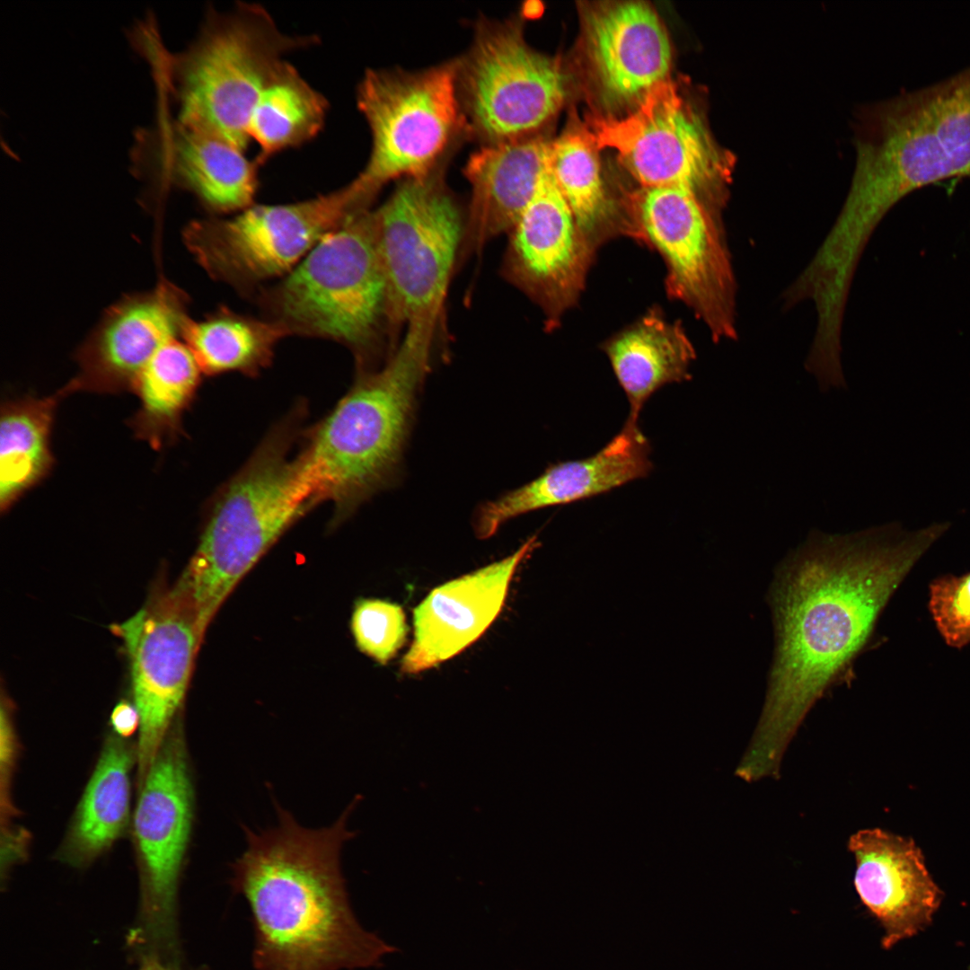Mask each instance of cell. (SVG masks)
<instances>
[{
	"instance_id": "cell-1",
	"label": "cell",
	"mask_w": 970,
	"mask_h": 970,
	"mask_svg": "<svg viewBox=\"0 0 970 970\" xmlns=\"http://www.w3.org/2000/svg\"><path fill=\"white\" fill-rule=\"evenodd\" d=\"M948 527L816 531L787 556L769 595L775 651L765 701L736 776L779 775L810 709L868 644L892 595Z\"/></svg>"
},
{
	"instance_id": "cell-2",
	"label": "cell",
	"mask_w": 970,
	"mask_h": 970,
	"mask_svg": "<svg viewBox=\"0 0 970 970\" xmlns=\"http://www.w3.org/2000/svg\"><path fill=\"white\" fill-rule=\"evenodd\" d=\"M348 812L330 827L308 829L279 809L277 826L247 833L232 885L251 909L257 970H354L395 950L350 908L340 867L351 836Z\"/></svg>"
},
{
	"instance_id": "cell-3",
	"label": "cell",
	"mask_w": 970,
	"mask_h": 970,
	"mask_svg": "<svg viewBox=\"0 0 970 970\" xmlns=\"http://www.w3.org/2000/svg\"><path fill=\"white\" fill-rule=\"evenodd\" d=\"M295 424L269 432L212 502L198 548L174 591L192 611L199 636L240 579L320 500L303 450L292 454Z\"/></svg>"
},
{
	"instance_id": "cell-4",
	"label": "cell",
	"mask_w": 970,
	"mask_h": 970,
	"mask_svg": "<svg viewBox=\"0 0 970 970\" xmlns=\"http://www.w3.org/2000/svg\"><path fill=\"white\" fill-rule=\"evenodd\" d=\"M435 330L426 323L407 326L386 365L361 375L310 432L303 451L319 500L333 503L335 519L393 478L428 372Z\"/></svg>"
},
{
	"instance_id": "cell-5",
	"label": "cell",
	"mask_w": 970,
	"mask_h": 970,
	"mask_svg": "<svg viewBox=\"0 0 970 970\" xmlns=\"http://www.w3.org/2000/svg\"><path fill=\"white\" fill-rule=\"evenodd\" d=\"M850 189L886 213L922 188L970 179V66L860 109Z\"/></svg>"
},
{
	"instance_id": "cell-6",
	"label": "cell",
	"mask_w": 970,
	"mask_h": 970,
	"mask_svg": "<svg viewBox=\"0 0 970 970\" xmlns=\"http://www.w3.org/2000/svg\"><path fill=\"white\" fill-rule=\"evenodd\" d=\"M316 41L282 32L259 4L209 13L198 37L169 58L167 82L176 120L217 134L246 149L256 102L286 56Z\"/></svg>"
},
{
	"instance_id": "cell-7",
	"label": "cell",
	"mask_w": 970,
	"mask_h": 970,
	"mask_svg": "<svg viewBox=\"0 0 970 970\" xmlns=\"http://www.w3.org/2000/svg\"><path fill=\"white\" fill-rule=\"evenodd\" d=\"M289 331L364 350L386 320L387 287L373 212L350 216L323 235L276 289Z\"/></svg>"
},
{
	"instance_id": "cell-8",
	"label": "cell",
	"mask_w": 970,
	"mask_h": 970,
	"mask_svg": "<svg viewBox=\"0 0 970 970\" xmlns=\"http://www.w3.org/2000/svg\"><path fill=\"white\" fill-rule=\"evenodd\" d=\"M134 815L140 895L127 936L136 960L181 961L178 892L192 822L193 789L184 741L169 733L140 786Z\"/></svg>"
},
{
	"instance_id": "cell-9",
	"label": "cell",
	"mask_w": 970,
	"mask_h": 970,
	"mask_svg": "<svg viewBox=\"0 0 970 970\" xmlns=\"http://www.w3.org/2000/svg\"><path fill=\"white\" fill-rule=\"evenodd\" d=\"M373 215L386 280V321L393 328L438 322L464 235L457 204L428 174L404 181Z\"/></svg>"
},
{
	"instance_id": "cell-10",
	"label": "cell",
	"mask_w": 970,
	"mask_h": 970,
	"mask_svg": "<svg viewBox=\"0 0 970 970\" xmlns=\"http://www.w3.org/2000/svg\"><path fill=\"white\" fill-rule=\"evenodd\" d=\"M590 133L598 149L617 152L642 188H683L718 213L725 204L735 156L670 81L650 90L630 115L595 119Z\"/></svg>"
},
{
	"instance_id": "cell-11",
	"label": "cell",
	"mask_w": 970,
	"mask_h": 970,
	"mask_svg": "<svg viewBox=\"0 0 970 970\" xmlns=\"http://www.w3.org/2000/svg\"><path fill=\"white\" fill-rule=\"evenodd\" d=\"M458 69L451 63L417 73L365 74L357 101L372 148L354 181L369 199L392 180L429 174L458 121Z\"/></svg>"
},
{
	"instance_id": "cell-12",
	"label": "cell",
	"mask_w": 970,
	"mask_h": 970,
	"mask_svg": "<svg viewBox=\"0 0 970 970\" xmlns=\"http://www.w3.org/2000/svg\"><path fill=\"white\" fill-rule=\"evenodd\" d=\"M368 204L352 181L307 200L252 205L230 219L193 222L184 238L214 278L251 284L292 271L323 235Z\"/></svg>"
},
{
	"instance_id": "cell-13",
	"label": "cell",
	"mask_w": 970,
	"mask_h": 970,
	"mask_svg": "<svg viewBox=\"0 0 970 970\" xmlns=\"http://www.w3.org/2000/svg\"><path fill=\"white\" fill-rule=\"evenodd\" d=\"M632 201L640 231L666 262L670 295L694 311L713 340L737 339L736 282L719 213L679 187L641 188Z\"/></svg>"
},
{
	"instance_id": "cell-14",
	"label": "cell",
	"mask_w": 970,
	"mask_h": 970,
	"mask_svg": "<svg viewBox=\"0 0 970 970\" xmlns=\"http://www.w3.org/2000/svg\"><path fill=\"white\" fill-rule=\"evenodd\" d=\"M462 81L472 121L492 143L522 137L552 117L567 94L560 65L528 46L510 23L481 28Z\"/></svg>"
},
{
	"instance_id": "cell-15",
	"label": "cell",
	"mask_w": 970,
	"mask_h": 970,
	"mask_svg": "<svg viewBox=\"0 0 970 970\" xmlns=\"http://www.w3.org/2000/svg\"><path fill=\"white\" fill-rule=\"evenodd\" d=\"M110 628L123 641L140 715V786L182 703L202 639L192 611L172 588L157 590L137 613Z\"/></svg>"
},
{
	"instance_id": "cell-16",
	"label": "cell",
	"mask_w": 970,
	"mask_h": 970,
	"mask_svg": "<svg viewBox=\"0 0 970 970\" xmlns=\"http://www.w3.org/2000/svg\"><path fill=\"white\" fill-rule=\"evenodd\" d=\"M504 274L556 316L582 287L589 242L562 195L550 163L534 193L508 232Z\"/></svg>"
},
{
	"instance_id": "cell-17",
	"label": "cell",
	"mask_w": 970,
	"mask_h": 970,
	"mask_svg": "<svg viewBox=\"0 0 970 970\" xmlns=\"http://www.w3.org/2000/svg\"><path fill=\"white\" fill-rule=\"evenodd\" d=\"M135 164L163 181L181 185L207 207L242 211L258 188L256 160L245 149L210 131L165 118L137 137Z\"/></svg>"
},
{
	"instance_id": "cell-18",
	"label": "cell",
	"mask_w": 970,
	"mask_h": 970,
	"mask_svg": "<svg viewBox=\"0 0 970 970\" xmlns=\"http://www.w3.org/2000/svg\"><path fill=\"white\" fill-rule=\"evenodd\" d=\"M536 545L531 537L507 558L433 589L414 609L401 672L433 668L474 643L500 613L516 569Z\"/></svg>"
},
{
	"instance_id": "cell-19",
	"label": "cell",
	"mask_w": 970,
	"mask_h": 970,
	"mask_svg": "<svg viewBox=\"0 0 970 970\" xmlns=\"http://www.w3.org/2000/svg\"><path fill=\"white\" fill-rule=\"evenodd\" d=\"M848 848L855 859L856 893L881 925L885 948L930 922L941 891L913 839L879 828L863 829L850 837Z\"/></svg>"
},
{
	"instance_id": "cell-20",
	"label": "cell",
	"mask_w": 970,
	"mask_h": 970,
	"mask_svg": "<svg viewBox=\"0 0 970 970\" xmlns=\"http://www.w3.org/2000/svg\"><path fill=\"white\" fill-rule=\"evenodd\" d=\"M187 319L180 293L166 286L119 303L78 352L79 372L67 386L72 392L132 390L142 368L176 339Z\"/></svg>"
},
{
	"instance_id": "cell-21",
	"label": "cell",
	"mask_w": 970,
	"mask_h": 970,
	"mask_svg": "<svg viewBox=\"0 0 970 970\" xmlns=\"http://www.w3.org/2000/svg\"><path fill=\"white\" fill-rule=\"evenodd\" d=\"M591 66L610 103L640 101L667 80L671 46L655 10L645 2L613 3L586 18Z\"/></svg>"
},
{
	"instance_id": "cell-22",
	"label": "cell",
	"mask_w": 970,
	"mask_h": 970,
	"mask_svg": "<svg viewBox=\"0 0 970 970\" xmlns=\"http://www.w3.org/2000/svg\"><path fill=\"white\" fill-rule=\"evenodd\" d=\"M649 454L638 423L627 419L594 455L554 464L532 481L482 505L476 516V534L486 539L520 515L592 498L643 478L652 469Z\"/></svg>"
},
{
	"instance_id": "cell-23",
	"label": "cell",
	"mask_w": 970,
	"mask_h": 970,
	"mask_svg": "<svg viewBox=\"0 0 970 970\" xmlns=\"http://www.w3.org/2000/svg\"><path fill=\"white\" fill-rule=\"evenodd\" d=\"M550 156V142L523 137L491 143L471 155L464 172L472 198L463 251L480 250L510 231L533 197Z\"/></svg>"
},
{
	"instance_id": "cell-24",
	"label": "cell",
	"mask_w": 970,
	"mask_h": 970,
	"mask_svg": "<svg viewBox=\"0 0 970 970\" xmlns=\"http://www.w3.org/2000/svg\"><path fill=\"white\" fill-rule=\"evenodd\" d=\"M605 351L630 402L628 419L637 423L644 403L657 390L690 378L695 358L682 327L655 313L613 339Z\"/></svg>"
},
{
	"instance_id": "cell-25",
	"label": "cell",
	"mask_w": 970,
	"mask_h": 970,
	"mask_svg": "<svg viewBox=\"0 0 970 970\" xmlns=\"http://www.w3.org/2000/svg\"><path fill=\"white\" fill-rule=\"evenodd\" d=\"M133 750L119 736H110L78 805L61 857L85 866L124 833L130 802Z\"/></svg>"
},
{
	"instance_id": "cell-26",
	"label": "cell",
	"mask_w": 970,
	"mask_h": 970,
	"mask_svg": "<svg viewBox=\"0 0 970 970\" xmlns=\"http://www.w3.org/2000/svg\"><path fill=\"white\" fill-rule=\"evenodd\" d=\"M66 386L42 398L27 396L2 405L0 428V508L8 510L50 471V435Z\"/></svg>"
},
{
	"instance_id": "cell-27",
	"label": "cell",
	"mask_w": 970,
	"mask_h": 970,
	"mask_svg": "<svg viewBox=\"0 0 970 970\" xmlns=\"http://www.w3.org/2000/svg\"><path fill=\"white\" fill-rule=\"evenodd\" d=\"M200 368L186 343L163 344L138 374L132 390L140 401L129 419L137 438L154 449L172 443L199 383Z\"/></svg>"
},
{
	"instance_id": "cell-28",
	"label": "cell",
	"mask_w": 970,
	"mask_h": 970,
	"mask_svg": "<svg viewBox=\"0 0 970 970\" xmlns=\"http://www.w3.org/2000/svg\"><path fill=\"white\" fill-rule=\"evenodd\" d=\"M328 107L325 97L286 61L261 92L250 119L248 137L258 146L257 163L314 138Z\"/></svg>"
},
{
	"instance_id": "cell-29",
	"label": "cell",
	"mask_w": 970,
	"mask_h": 970,
	"mask_svg": "<svg viewBox=\"0 0 970 970\" xmlns=\"http://www.w3.org/2000/svg\"><path fill=\"white\" fill-rule=\"evenodd\" d=\"M181 333L201 372L254 374L269 364L276 343L288 331L278 322L221 310L200 322L187 319Z\"/></svg>"
},
{
	"instance_id": "cell-30",
	"label": "cell",
	"mask_w": 970,
	"mask_h": 970,
	"mask_svg": "<svg viewBox=\"0 0 970 970\" xmlns=\"http://www.w3.org/2000/svg\"><path fill=\"white\" fill-rule=\"evenodd\" d=\"M590 132L566 131L551 143V168L576 222L589 242L610 223L612 206Z\"/></svg>"
},
{
	"instance_id": "cell-31",
	"label": "cell",
	"mask_w": 970,
	"mask_h": 970,
	"mask_svg": "<svg viewBox=\"0 0 970 970\" xmlns=\"http://www.w3.org/2000/svg\"><path fill=\"white\" fill-rule=\"evenodd\" d=\"M358 648L379 664H387L403 645L407 624L402 608L379 599H361L351 618Z\"/></svg>"
},
{
	"instance_id": "cell-32",
	"label": "cell",
	"mask_w": 970,
	"mask_h": 970,
	"mask_svg": "<svg viewBox=\"0 0 970 970\" xmlns=\"http://www.w3.org/2000/svg\"><path fill=\"white\" fill-rule=\"evenodd\" d=\"M928 608L946 644L962 648L970 644V571L944 575L929 586Z\"/></svg>"
},
{
	"instance_id": "cell-33",
	"label": "cell",
	"mask_w": 970,
	"mask_h": 970,
	"mask_svg": "<svg viewBox=\"0 0 970 970\" xmlns=\"http://www.w3.org/2000/svg\"><path fill=\"white\" fill-rule=\"evenodd\" d=\"M110 724L120 738L132 736L140 727V715L135 704L126 701L117 703L110 714Z\"/></svg>"
},
{
	"instance_id": "cell-34",
	"label": "cell",
	"mask_w": 970,
	"mask_h": 970,
	"mask_svg": "<svg viewBox=\"0 0 970 970\" xmlns=\"http://www.w3.org/2000/svg\"><path fill=\"white\" fill-rule=\"evenodd\" d=\"M137 970H187L183 967L181 961H166L155 956H144L137 960ZM193 970H205L203 968H198Z\"/></svg>"
}]
</instances>
